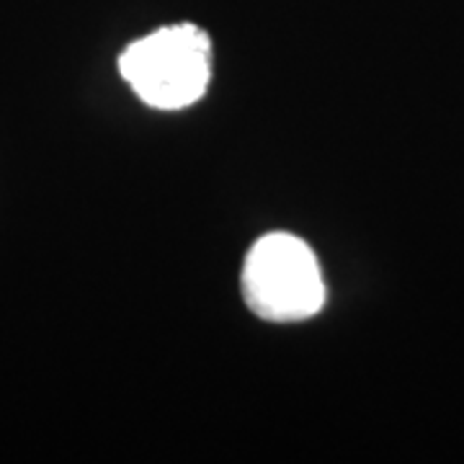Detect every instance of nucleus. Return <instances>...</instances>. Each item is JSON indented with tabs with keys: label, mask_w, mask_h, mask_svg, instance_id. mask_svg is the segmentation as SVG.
Wrapping results in <instances>:
<instances>
[{
	"label": "nucleus",
	"mask_w": 464,
	"mask_h": 464,
	"mask_svg": "<svg viewBox=\"0 0 464 464\" xmlns=\"http://www.w3.org/2000/svg\"><path fill=\"white\" fill-rule=\"evenodd\" d=\"M119 72L150 109L181 111L209 88L212 39L194 24L163 26L121 52Z\"/></svg>",
	"instance_id": "f257e3e1"
},
{
	"label": "nucleus",
	"mask_w": 464,
	"mask_h": 464,
	"mask_svg": "<svg viewBox=\"0 0 464 464\" xmlns=\"http://www.w3.org/2000/svg\"><path fill=\"white\" fill-rule=\"evenodd\" d=\"M243 299L266 323H304L325 304V279L313 248L289 232H268L243 261Z\"/></svg>",
	"instance_id": "f03ea898"
}]
</instances>
